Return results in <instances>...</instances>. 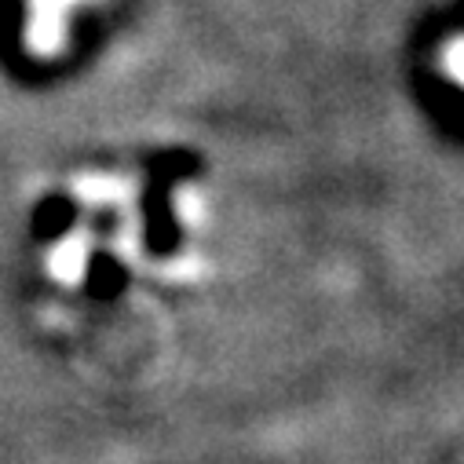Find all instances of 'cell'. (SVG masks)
I'll return each instance as SVG.
<instances>
[{
    "label": "cell",
    "instance_id": "6da1fadb",
    "mask_svg": "<svg viewBox=\"0 0 464 464\" xmlns=\"http://www.w3.org/2000/svg\"><path fill=\"white\" fill-rule=\"evenodd\" d=\"M84 0H30L26 41L37 55H55L66 37V15Z\"/></svg>",
    "mask_w": 464,
    "mask_h": 464
},
{
    "label": "cell",
    "instance_id": "7a4b0ae2",
    "mask_svg": "<svg viewBox=\"0 0 464 464\" xmlns=\"http://www.w3.org/2000/svg\"><path fill=\"white\" fill-rule=\"evenodd\" d=\"M446 63H450L453 77H460V81H464V41H460V44H453V48L446 52Z\"/></svg>",
    "mask_w": 464,
    "mask_h": 464
}]
</instances>
